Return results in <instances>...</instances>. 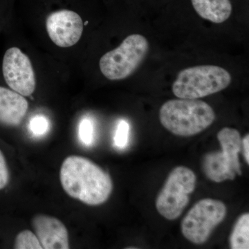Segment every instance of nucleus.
I'll list each match as a JSON object with an SVG mask.
<instances>
[{
    "instance_id": "f257e3e1",
    "label": "nucleus",
    "mask_w": 249,
    "mask_h": 249,
    "mask_svg": "<svg viewBox=\"0 0 249 249\" xmlns=\"http://www.w3.org/2000/svg\"><path fill=\"white\" fill-rule=\"evenodd\" d=\"M60 179L68 196L89 206L104 204L113 191L109 174L88 159L67 157L62 163Z\"/></svg>"
},
{
    "instance_id": "f03ea898",
    "label": "nucleus",
    "mask_w": 249,
    "mask_h": 249,
    "mask_svg": "<svg viewBox=\"0 0 249 249\" xmlns=\"http://www.w3.org/2000/svg\"><path fill=\"white\" fill-rule=\"evenodd\" d=\"M215 119L213 109L198 99L170 100L160 110V124L171 133L191 137L207 129Z\"/></svg>"
},
{
    "instance_id": "7ed1b4c3",
    "label": "nucleus",
    "mask_w": 249,
    "mask_h": 249,
    "mask_svg": "<svg viewBox=\"0 0 249 249\" xmlns=\"http://www.w3.org/2000/svg\"><path fill=\"white\" fill-rule=\"evenodd\" d=\"M231 83V76L223 67L199 65L180 71L172 89L178 98L199 99L225 89Z\"/></svg>"
},
{
    "instance_id": "20e7f679",
    "label": "nucleus",
    "mask_w": 249,
    "mask_h": 249,
    "mask_svg": "<svg viewBox=\"0 0 249 249\" xmlns=\"http://www.w3.org/2000/svg\"><path fill=\"white\" fill-rule=\"evenodd\" d=\"M222 151L206 154L203 159V171L208 178L220 183L233 180L242 175L239 154L242 150V139L236 129L224 127L217 134Z\"/></svg>"
},
{
    "instance_id": "39448f33",
    "label": "nucleus",
    "mask_w": 249,
    "mask_h": 249,
    "mask_svg": "<svg viewBox=\"0 0 249 249\" xmlns=\"http://www.w3.org/2000/svg\"><path fill=\"white\" fill-rule=\"evenodd\" d=\"M149 50L147 39L140 34L127 36L117 48L101 57L100 70L110 80L128 78L142 65Z\"/></svg>"
},
{
    "instance_id": "423d86ee",
    "label": "nucleus",
    "mask_w": 249,
    "mask_h": 249,
    "mask_svg": "<svg viewBox=\"0 0 249 249\" xmlns=\"http://www.w3.org/2000/svg\"><path fill=\"white\" fill-rule=\"evenodd\" d=\"M196 182V174L190 168H174L156 199V208L160 215L168 220L178 219L188 206Z\"/></svg>"
},
{
    "instance_id": "0eeeda50",
    "label": "nucleus",
    "mask_w": 249,
    "mask_h": 249,
    "mask_svg": "<svg viewBox=\"0 0 249 249\" xmlns=\"http://www.w3.org/2000/svg\"><path fill=\"white\" fill-rule=\"evenodd\" d=\"M227 207L222 201L201 199L193 206L181 222V232L187 240L196 245L206 242L214 229L224 221Z\"/></svg>"
},
{
    "instance_id": "6e6552de",
    "label": "nucleus",
    "mask_w": 249,
    "mask_h": 249,
    "mask_svg": "<svg viewBox=\"0 0 249 249\" xmlns=\"http://www.w3.org/2000/svg\"><path fill=\"white\" fill-rule=\"evenodd\" d=\"M2 72L10 88L23 96L34 93L36 88L35 72L30 59L18 47L6 51L3 58Z\"/></svg>"
},
{
    "instance_id": "1a4fd4ad",
    "label": "nucleus",
    "mask_w": 249,
    "mask_h": 249,
    "mask_svg": "<svg viewBox=\"0 0 249 249\" xmlns=\"http://www.w3.org/2000/svg\"><path fill=\"white\" fill-rule=\"evenodd\" d=\"M47 34L55 45L72 47L80 40L83 32V19L76 11L62 8L49 13L46 19Z\"/></svg>"
},
{
    "instance_id": "9d476101",
    "label": "nucleus",
    "mask_w": 249,
    "mask_h": 249,
    "mask_svg": "<svg viewBox=\"0 0 249 249\" xmlns=\"http://www.w3.org/2000/svg\"><path fill=\"white\" fill-rule=\"evenodd\" d=\"M32 225L42 249H70L68 231L58 218L37 214L33 218Z\"/></svg>"
},
{
    "instance_id": "9b49d317",
    "label": "nucleus",
    "mask_w": 249,
    "mask_h": 249,
    "mask_svg": "<svg viewBox=\"0 0 249 249\" xmlns=\"http://www.w3.org/2000/svg\"><path fill=\"white\" fill-rule=\"evenodd\" d=\"M29 103L22 95L0 86V124L16 127L27 114Z\"/></svg>"
},
{
    "instance_id": "f8f14e48",
    "label": "nucleus",
    "mask_w": 249,
    "mask_h": 249,
    "mask_svg": "<svg viewBox=\"0 0 249 249\" xmlns=\"http://www.w3.org/2000/svg\"><path fill=\"white\" fill-rule=\"evenodd\" d=\"M191 2L201 18L215 24L225 22L231 15V0H191Z\"/></svg>"
},
{
    "instance_id": "ddd939ff",
    "label": "nucleus",
    "mask_w": 249,
    "mask_h": 249,
    "mask_svg": "<svg viewBox=\"0 0 249 249\" xmlns=\"http://www.w3.org/2000/svg\"><path fill=\"white\" fill-rule=\"evenodd\" d=\"M232 249H249V214H242L237 219L230 236Z\"/></svg>"
},
{
    "instance_id": "4468645a",
    "label": "nucleus",
    "mask_w": 249,
    "mask_h": 249,
    "mask_svg": "<svg viewBox=\"0 0 249 249\" xmlns=\"http://www.w3.org/2000/svg\"><path fill=\"white\" fill-rule=\"evenodd\" d=\"M78 139L86 147L91 146L94 142V124L89 118L84 117L80 120L78 124Z\"/></svg>"
},
{
    "instance_id": "2eb2a0df",
    "label": "nucleus",
    "mask_w": 249,
    "mask_h": 249,
    "mask_svg": "<svg viewBox=\"0 0 249 249\" xmlns=\"http://www.w3.org/2000/svg\"><path fill=\"white\" fill-rule=\"evenodd\" d=\"M14 248L16 249H42L37 235L31 231H22L16 238Z\"/></svg>"
},
{
    "instance_id": "dca6fc26",
    "label": "nucleus",
    "mask_w": 249,
    "mask_h": 249,
    "mask_svg": "<svg viewBox=\"0 0 249 249\" xmlns=\"http://www.w3.org/2000/svg\"><path fill=\"white\" fill-rule=\"evenodd\" d=\"M129 124L127 121L121 120L116 127L114 137V144L116 147L124 150L129 142Z\"/></svg>"
},
{
    "instance_id": "f3484780",
    "label": "nucleus",
    "mask_w": 249,
    "mask_h": 249,
    "mask_svg": "<svg viewBox=\"0 0 249 249\" xmlns=\"http://www.w3.org/2000/svg\"><path fill=\"white\" fill-rule=\"evenodd\" d=\"M29 130L35 137H43L48 132L50 124L48 119L42 115H36L29 122Z\"/></svg>"
},
{
    "instance_id": "a211bd4d",
    "label": "nucleus",
    "mask_w": 249,
    "mask_h": 249,
    "mask_svg": "<svg viewBox=\"0 0 249 249\" xmlns=\"http://www.w3.org/2000/svg\"><path fill=\"white\" fill-rule=\"evenodd\" d=\"M9 181V171L2 152L0 150V191L7 186Z\"/></svg>"
},
{
    "instance_id": "6ab92c4d",
    "label": "nucleus",
    "mask_w": 249,
    "mask_h": 249,
    "mask_svg": "<svg viewBox=\"0 0 249 249\" xmlns=\"http://www.w3.org/2000/svg\"><path fill=\"white\" fill-rule=\"evenodd\" d=\"M242 145L244 149V155L246 162L247 164H249V134L246 135L245 138L242 141Z\"/></svg>"
}]
</instances>
